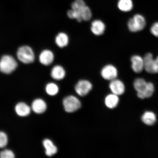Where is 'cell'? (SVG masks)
I'll return each mask as SVG.
<instances>
[{"mask_svg":"<svg viewBox=\"0 0 158 158\" xmlns=\"http://www.w3.org/2000/svg\"><path fill=\"white\" fill-rule=\"evenodd\" d=\"M67 15L69 18L73 19H76L78 23L81 22L83 21L78 12L72 9L69 10L67 12Z\"/></svg>","mask_w":158,"mask_h":158,"instance_id":"24","label":"cell"},{"mask_svg":"<svg viewBox=\"0 0 158 158\" xmlns=\"http://www.w3.org/2000/svg\"><path fill=\"white\" fill-rule=\"evenodd\" d=\"M93 88L92 84L89 81L82 80L78 81L75 86V90L79 96L84 97L87 95Z\"/></svg>","mask_w":158,"mask_h":158,"instance_id":"6","label":"cell"},{"mask_svg":"<svg viewBox=\"0 0 158 158\" xmlns=\"http://www.w3.org/2000/svg\"><path fill=\"white\" fill-rule=\"evenodd\" d=\"M17 66L16 60L10 55H4L0 60V71L3 73H11L15 70Z\"/></svg>","mask_w":158,"mask_h":158,"instance_id":"1","label":"cell"},{"mask_svg":"<svg viewBox=\"0 0 158 158\" xmlns=\"http://www.w3.org/2000/svg\"><path fill=\"white\" fill-rule=\"evenodd\" d=\"M77 11L80 13L83 21H88L92 19V14L91 10L88 6H85Z\"/></svg>","mask_w":158,"mask_h":158,"instance_id":"21","label":"cell"},{"mask_svg":"<svg viewBox=\"0 0 158 158\" xmlns=\"http://www.w3.org/2000/svg\"><path fill=\"white\" fill-rule=\"evenodd\" d=\"M131 68L136 73H139L144 69L143 58L139 55H134L131 58Z\"/></svg>","mask_w":158,"mask_h":158,"instance_id":"9","label":"cell"},{"mask_svg":"<svg viewBox=\"0 0 158 158\" xmlns=\"http://www.w3.org/2000/svg\"><path fill=\"white\" fill-rule=\"evenodd\" d=\"M141 120L146 125L153 126L156 122V116L152 112L146 111L142 116Z\"/></svg>","mask_w":158,"mask_h":158,"instance_id":"15","label":"cell"},{"mask_svg":"<svg viewBox=\"0 0 158 158\" xmlns=\"http://www.w3.org/2000/svg\"><path fill=\"white\" fill-rule=\"evenodd\" d=\"M15 111L19 116L24 117L30 114L31 110L29 106L24 102H19L15 106Z\"/></svg>","mask_w":158,"mask_h":158,"instance_id":"17","label":"cell"},{"mask_svg":"<svg viewBox=\"0 0 158 158\" xmlns=\"http://www.w3.org/2000/svg\"><path fill=\"white\" fill-rule=\"evenodd\" d=\"M118 9L124 12L131 11L133 8V4L132 0H119L118 1Z\"/></svg>","mask_w":158,"mask_h":158,"instance_id":"20","label":"cell"},{"mask_svg":"<svg viewBox=\"0 0 158 158\" xmlns=\"http://www.w3.org/2000/svg\"><path fill=\"white\" fill-rule=\"evenodd\" d=\"M155 90V86L152 83L148 82L145 90L142 94L141 99H143L145 98H151Z\"/></svg>","mask_w":158,"mask_h":158,"instance_id":"22","label":"cell"},{"mask_svg":"<svg viewBox=\"0 0 158 158\" xmlns=\"http://www.w3.org/2000/svg\"><path fill=\"white\" fill-rule=\"evenodd\" d=\"M17 55L19 60L24 64H31L35 60L34 52L30 47L27 45L19 47Z\"/></svg>","mask_w":158,"mask_h":158,"instance_id":"3","label":"cell"},{"mask_svg":"<svg viewBox=\"0 0 158 158\" xmlns=\"http://www.w3.org/2000/svg\"><path fill=\"white\" fill-rule=\"evenodd\" d=\"M150 31L152 34L154 36L158 37V22L154 23L152 25Z\"/></svg>","mask_w":158,"mask_h":158,"instance_id":"28","label":"cell"},{"mask_svg":"<svg viewBox=\"0 0 158 158\" xmlns=\"http://www.w3.org/2000/svg\"><path fill=\"white\" fill-rule=\"evenodd\" d=\"M15 154L12 151L9 150H5L0 153V157L1 158H13Z\"/></svg>","mask_w":158,"mask_h":158,"instance_id":"27","label":"cell"},{"mask_svg":"<svg viewBox=\"0 0 158 158\" xmlns=\"http://www.w3.org/2000/svg\"><path fill=\"white\" fill-rule=\"evenodd\" d=\"M147 83L144 79L142 78L136 79L134 81V87L137 92L138 98H141L142 94L145 90Z\"/></svg>","mask_w":158,"mask_h":158,"instance_id":"12","label":"cell"},{"mask_svg":"<svg viewBox=\"0 0 158 158\" xmlns=\"http://www.w3.org/2000/svg\"><path fill=\"white\" fill-rule=\"evenodd\" d=\"M47 94L51 96H55L58 93L59 88L56 84L50 83L47 85L45 88Z\"/></svg>","mask_w":158,"mask_h":158,"instance_id":"23","label":"cell"},{"mask_svg":"<svg viewBox=\"0 0 158 158\" xmlns=\"http://www.w3.org/2000/svg\"><path fill=\"white\" fill-rule=\"evenodd\" d=\"M69 42L68 35L64 32L59 33L55 38L56 44L60 48H64L68 46Z\"/></svg>","mask_w":158,"mask_h":158,"instance_id":"16","label":"cell"},{"mask_svg":"<svg viewBox=\"0 0 158 158\" xmlns=\"http://www.w3.org/2000/svg\"><path fill=\"white\" fill-rule=\"evenodd\" d=\"M43 145L45 149V153L48 156H51L57 152V148L50 140L45 139L43 142Z\"/></svg>","mask_w":158,"mask_h":158,"instance_id":"19","label":"cell"},{"mask_svg":"<svg viewBox=\"0 0 158 158\" xmlns=\"http://www.w3.org/2000/svg\"><path fill=\"white\" fill-rule=\"evenodd\" d=\"M85 5V3L84 0H75L71 5V7L74 10L78 11Z\"/></svg>","mask_w":158,"mask_h":158,"instance_id":"25","label":"cell"},{"mask_svg":"<svg viewBox=\"0 0 158 158\" xmlns=\"http://www.w3.org/2000/svg\"><path fill=\"white\" fill-rule=\"evenodd\" d=\"M31 108L35 113L42 114L47 109V105L44 100L41 99H37L33 102Z\"/></svg>","mask_w":158,"mask_h":158,"instance_id":"14","label":"cell"},{"mask_svg":"<svg viewBox=\"0 0 158 158\" xmlns=\"http://www.w3.org/2000/svg\"><path fill=\"white\" fill-rule=\"evenodd\" d=\"M146 25V20L143 15L137 14L130 18L127 22L128 30L132 32H137L143 30Z\"/></svg>","mask_w":158,"mask_h":158,"instance_id":"2","label":"cell"},{"mask_svg":"<svg viewBox=\"0 0 158 158\" xmlns=\"http://www.w3.org/2000/svg\"><path fill=\"white\" fill-rule=\"evenodd\" d=\"M66 72L64 67L57 65L53 67L51 71V76L55 80H60L66 76Z\"/></svg>","mask_w":158,"mask_h":158,"instance_id":"13","label":"cell"},{"mask_svg":"<svg viewBox=\"0 0 158 158\" xmlns=\"http://www.w3.org/2000/svg\"><path fill=\"white\" fill-rule=\"evenodd\" d=\"M106 26L104 22L100 19L94 20L90 25V31L96 36H101L105 32Z\"/></svg>","mask_w":158,"mask_h":158,"instance_id":"7","label":"cell"},{"mask_svg":"<svg viewBox=\"0 0 158 158\" xmlns=\"http://www.w3.org/2000/svg\"><path fill=\"white\" fill-rule=\"evenodd\" d=\"M119 102L118 96L112 94L108 95L105 99V103L107 107L110 109H114L117 106Z\"/></svg>","mask_w":158,"mask_h":158,"instance_id":"18","label":"cell"},{"mask_svg":"<svg viewBox=\"0 0 158 158\" xmlns=\"http://www.w3.org/2000/svg\"><path fill=\"white\" fill-rule=\"evenodd\" d=\"M100 74L104 80L111 81L117 78L118 72L116 67L113 64H109L102 67Z\"/></svg>","mask_w":158,"mask_h":158,"instance_id":"5","label":"cell"},{"mask_svg":"<svg viewBox=\"0 0 158 158\" xmlns=\"http://www.w3.org/2000/svg\"><path fill=\"white\" fill-rule=\"evenodd\" d=\"M54 59V54L50 50L46 49L43 51L39 55L40 62L45 66H48L52 64Z\"/></svg>","mask_w":158,"mask_h":158,"instance_id":"11","label":"cell"},{"mask_svg":"<svg viewBox=\"0 0 158 158\" xmlns=\"http://www.w3.org/2000/svg\"><path fill=\"white\" fill-rule=\"evenodd\" d=\"M143 58L144 68L146 72L151 74H155V59L151 53L145 55Z\"/></svg>","mask_w":158,"mask_h":158,"instance_id":"10","label":"cell"},{"mask_svg":"<svg viewBox=\"0 0 158 158\" xmlns=\"http://www.w3.org/2000/svg\"><path fill=\"white\" fill-rule=\"evenodd\" d=\"M63 104L65 110L68 113L77 111L81 106L80 100L74 96L66 97L63 100Z\"/></svg>","mask_w":158,"mask_h":158,"instance_id":"4","label":"cell"},{"mask_svg":"<svg viewBox=\"0 0 158 158\" xmlns=\"http://www.w3.org/2000/svg\"><path fill=\"white\" fill-rule=\"evenodd\" d=\"M109 88L112 94L118 96L123 94L125 90V87L123 82L117 78L110 81Z\"/></svg>","mask_w":158,"mask_h":158,"instance_id":"8","label":"cell"},{"mask_svg":"<svg viewBox=\"0 0 158 158\" xmlns=\"http://www.w3.org/2000/svg\"><path fill=\"white\" fill-rule=\"evenodd\" d=\"M8 143V138L4 132L0 131V148L6 147Z\"/></svg>","mask_w":158,"mask_h":158,"instance_id":"26","label":"cell"},{"mask_svg":"<svg viewBox=\"0 0 158 158\" xmlns=\"http://www.w3.org/2000/svg\"><path fill=\"white\" fill-rule=\"evenodd\" d=\"M155 74L158 73V56L155 59Z\"/></svg>","mask_w":158,"mask_h":158,"instance_id":"29","label":"cell"}]
</instances>
